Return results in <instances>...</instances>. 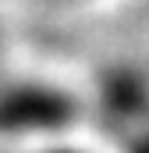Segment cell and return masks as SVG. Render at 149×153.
<instances>
[{
  "label": "cell",
  "instance_id": "1",
  "mask_svg": "<svg viewBox=\"0 0 149 153\" xmlns=\"http://www.w3.org/2000/svg\"><path fill=\"white\" fill-rule=\"evenodd\" d=\"M4 50H7V29H4V18H0V78H4Z\"/></svg>",
  "mask_w": 149,
  "mask_h": 153
}]
</instances>
